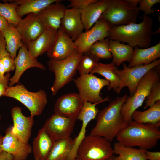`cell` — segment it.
<instances>
[{
	"label": "cell",
	"mask_w": 160,
	"mask_h": 160,
	"mask_svg": "<svg viewBox=\"0 0 160 160\" xmlns=\"http://www.w3.org/2000/svg\"><path fill=\"white\" fill-rule=\"evenodd\" d=\"M127 97V95L125 94L117 97L99 111L96 118L95 125L89 135L104 137L111 142L113 141L128 124L124 120L120 112Z\"/></svg>",
	"instance_id": "6da1fadb"
},
{
	"label": "cell",
	"mask_w": 160,
	"mask_h": 160,
	"mask_svg": "<svg viewBox=\"0 0 160 160\" xmlns=\"http://www.w3.org/2000/svg\"><path fill=\"white\" fill-rule=\"evenodd\" d=\"M143 17V21L139 23L111 26L108 37L110 40L127 43L133 47H149L153 33L152 29L153 20L148 15H144Z\"/></svg>",
	"instance_id": "7a4b0ae2"
},
{
	"label": "cell",
	"mask_w": 160,
	"mask_h": 160,
	"mask_svg": "<svg viewBox=\"0 0 160 160\" xmlns=\"http://www.w3.org/2000/svg\"><path fill=\"white\" fill-rule=\"evenodd\" d=\"M116 137L118 142L125 146H137L148 150L157 145L160 139V130L153 125L140 124L132 120L118 133Z\"/></svg>",
	"instance_id": "3957f363"
},
{
	"label": "cell",
	"mask_w": 160,
	"mask_h": 160,
	"mask_svg": "<svg viewBox=\"0 0 160 160\" xmlns=\"http://www.w3.org/2000/svg\"><path fill=\"white\" fill-rule=\"evenodd\" d=\"M83 54L78 52L76 49L65 59L57 60L50 59L48 61L49 70L54 72L55 75L54 83L51 88L53 95H55L60 89L73 80Z\"/></svg>",
	"instance_id": "277c9868"
},
{
	"label": "cell",
	"mask_w": 160,
	"mask_h": 160,
	"mask_svg": "<svg viewBox=\"0 0 160 160\" xmlns=\"http://www.w3.org/2000/svg\"><path fill=\"white\" fill-rule=\"evenodd\" d=\"M153 68L149 70L139 82L134 94L127 97L121 109V113L125 121L128 123L132 120L133 113L141 106L149 93L153 85L160 80V75Z\"/></svg>",
	"instance_id": "5b68a950"
},
{
	"label": "cell",
	"mask_w": 160,
	"mask_h": 160,
	"mask_svg": "<svg viewBox=\"0 0 160 160\" xmlns=\"http://www.w3.org/2000/svg\"><path fill=\"white\" fill-rule=\"evenodd\" d=\"M111 142L105 138L90 135L86 136L78 148L79 160H106L113 155Z\"/></svg>",
	"instance_id": "8992f818"
},
{
	"label": "cell",
	"mask_w": 160,
	"mask_h": 160,
	"mask_svg": "<svg viewBox=\"0 0 160 160\" xmlns=\"http://www.w3.org/2000/svg\"><path fill=\"white\" fill-rule=\"evenodd\" d=\"M3 96L13 98L21 103L28 109L30 115L33 117L41 114L47 103V94L44 90L31 92L23 84L8 87Z\"/></svg>",
	"instance_id": "52a82bcc"
},
{
	"label": "cell",
	"mask_w": 160,
	"mask_h": 160,
	"mask_svg": "<svg viewBox=\"0 0 160 160\" xmlns=\"http://www.w3.org/2000/svg\"><path fill=\"white\" fill-rule=\"evenodd\" d=\"M108 7L99 19L105 20L111 26L136 23L140 11L138 7L125 0H108Z\"/></svg>",
	"instance_id": "ba28073f"
},
{
	"label": "cell",
	"mask_w": 160,
	"mask_h": 160,
	"mask_svg": "<svg viewBox=\"0 0 160 160\" xmlns=\"http://www.w3.org/2000/svg\"><path fill=\"white\" fill-rule=\"evenodd\" d=\"M73 80L83 102L101 103L110 100L108 97L103 99L100 95L102 88L109 84V81L105 79L100 78L90 73L80 75Z\"/></svg>",
	"instance_id": "9c48e42d"
},
{
	"label": "cell",
	"mask_w": 160,
	"mask_h": 160,
	"mask_svg": "<svg viewBox=\"0 0 160 160\" xmlns=\"http://www.w3.org/2000/svg\"><path fill=\"white\" fill-rule=\"evenodd\" d=\"M160 64V59L156 60L147 65H139L129 68L123 63V69L115 70L121 81V83L116 92L119 94L124 87L128 88L130 96L133 95L135 92L137 87L139 81L143 76L150 70Z\"/></svg>",
	"instance_id": "30bf717a"
},
{
	"label": "cell",
	"mask_w": 160,
	"mask_h": 160,
	"mask_svg": "<svg viewBox=\"0 0 160 160\" xmlns=\"http://www.w3.org/2000/svg\"><path fill=\"white\" fill-rule=\"evenodd\" d=\"M111 26L105 20H98L89 30L83 32L74 41L76 50L80 53L87 52L91 47L96 42L108 37Z\"/></svg>",
	"instance_id": "8fae6325"
},
{
	"label": "cell",
	"mask_w": 160,
	"mask_h": 160,
	"mask_svg": "<svg viewBox=\"0 0 160 160\" xmlns=\"http://www.w3.org/2000/svg\"><path fill=\"white\" fill-rule=\"evenodd\" d=\"M76 120L54 113L46 120L42 128L55 142L71 137Z\"/></svg>",
	"instance_id": "7c38bea8"
},
{
	"label": "cell",
	"mask_w": 160,
	"mask_h": 160,
	"mask_svg": "<svg viewBox=\"0 0 160 160\" xmlns=\"http://www.w3.org/2000/svg\"><path fill=\"white\" fill-rule=\"evenodd\" d=\"M83 102L78 93L71 92L60 97L56 101L54 113L67 118L77 119Z\"/></svg>",
	"instance_id": "4fadbf2b"
},
{
	"label": "cell",
	"mask_w": 160,
	"mask_h": 160,
	"mask_svg": "<svg viewBox=\"0 0 160 160\" xmlns=\"http://www.w3.org/2000/svg\"><path fill=\"white\" fill-rule=\"evenodd\" d=\"M14 63L15 71L13 76L9 79L10 87L18 83L22 74L29 68L36 67L43 70L45 69V66L32 56L24 43L19 48L18 55L14 59Z\"/></svg>",
	"instance_id": "5bb4252c"
},
{
	"label": "cell",
	"mask_w": 160,
	"mask_h": 160,
	"mask_svg": "<svg viewBox=\"0 0 160 160\" xmlns=\"http://www.w3.org/2000/svg\"><path fill=\"white\" fill-rule=\"evenodd\" d=\"M11 113L13 122L11 126L12 133L23 142L28 143L34 122V117L25 116L22 113L21 108L17 106L11 109Z\"/></svg>",
	"instance_id": "9a60e30c"
},
{
	"label": "cell",
	"mask_w": 160,
	"mask_h": 160,
	"mask_svg": "<svg viewBox=\"0 0 160 160\" xmlns=\"http://www.w3.org/2000/svg\"><path fill=\"white\" fill-rule=\"evenodd\" d=\"M100 103H92L88 102H83L77 118V119L82 121V126L78 135L74 139V145L67 160H74L76 159L78 147L86 136V127L89 123L96 117L99 111L96 106Z\"/></svg>",
	"instance_id": "2e32d148"
},
{
	"label": "cell",
	"mask_w": 160,
	"mask_h": 160,
	"mask_svg": "<svg viewBox=\"0 0 160 160\" xmlns=\"http://www.w3.org/2000/svg\"><path fill=\"white\" fill-rule=\"evenodd\" d=\"M2 147L3 151L13 156V160H25L32 152L30 145L19 140L12 133L11 127L5 131Z\"/></svg>",
	"instance_id": "e0dca14e"
},
{
	"label": "cell",
	"mask_w": 160,
	"mask_h": 160,
	"mask_svg": "<svg viewBox=\"0 0 160 160\" xmlns=\"http://www.w3.org/2000/svg\"><path fill=\"white\" fill-rule=\"evenodd\" d=\"M16 28L21 35L22 41L25 44L35 40L45 29L36 13L28 14L21 19Z\"/></svg>",
	"instance_id": "ac0fdd59"
},
{
	"label": "cell",
	"mask_w": 160,
	"mask_h": 160,
	"mask_svg": "<svg viewBox=\"0 0 160 160\" xmlns=\"http://www.w3.org/2000/svg\"><path fill=\"white\" fill-rule=\"evenodd\" d=\"M76 49L74 41L60 27L53 45L47 53L50 59L62 60L70 56Z\"/></svg>",
	"instance_id": "d6986e66"
},
{
	"label": "cell",
	"mask_w": 160,
	"mask_h": 160,
	"mask_svg": "<svg viewBox=\"0 0 160 160\" xmlns=\"http://www.w3.org/2000/svg\"><path fill=\"white\" fill-rule=\"evenodd\" d=\"M82 10L75 7L66 9L62 20L60 27L74 41L83 32L81 19Z\"/></svg>",
	"instance_id": "ffe728a7"
},
{
	"label": "cell",
	"mask_w": 160,
	"mask_h": 160,
	"mask_svg": "<svg viewBox=\"0 0 160 160\" xmlns=\"http://www.w3.org/2000/svg\"><path fill=\"white\" fill-rule=\"evenodd\" d=\"M58 0L41 10L38 13V17L45 28L58 31L60 27L65 6Z\"/></svg>",
	"instance_id": "44dd1931"
},
{
	"label": "cell",
	"mask_w": 160,
	"mask_h": 160,
	"mask_svg": "<svg viewBox=\"0 0 160 160\" xmlns=\"http://www.w3.org/2000/svg\"><path fill=\"white\" fill-rule=\"evenodd\" d=\"M57 31L45 28L35 40L26 44L33 57L37 59L39 56L47 52L50 49L56 38Z\"/></svg>",
	"instance_id": "7402d4cb"
},
{
	"label": "cell",
	"mask_w": 160,
	"mask_h": 160,
	"mask_svg": "<svg viewBox=\"0 0 160 160\" xmlns=\"http://www.w3.org/2000/svg\"><path fill=\"white\" fill-rule=\"evenodd\" d=\"M55 142L42 128L34 138L32 152L36 160H47Z\"/></svg>",
	"instance_id": "603a6c76"
},
{
	"label": "cell",
	"mask_w": 160,
	"mask_h": 160,
	"mask_svg": "<svg viewBox=\"0 0 160 160\" xmlns=\"http://www.w3.org/2000/svg\"><path fill=\"white\" fill-rule=\"evenodd\" d=\"M108 5V0H98L82 10L81 19L85 31L89 30L99 19Z\"/></svg>",
	"instance_id": "cb8c5ba5"
},
{
	"label": "cell",
	"mask_w": 160,
	"mask_h": 160,
	"mask_svg": "<svg viewBox=\"0 0 160 160\" xmlns=\"http://www.w3.org/2000/svg\"><path fill=\"white\" fill-rule=\"evenodd\" d=\"M160 57V42L156 45L146 48L136 46L128 67L131 68L139 65H148Z\"/></svg>",
	"instance_id": "d4e9b609"
},
{
	"label": "cell",
	"mask_w": 160,
	"mask_h": 160,
	"mask_svg": "<svg viewBox=\"0 0 160 160\" xmlns=\"http://www.w3.org/2000/svg\"><path fill=\"white\" fill-rule=\"evenodd\" d=\"M13 2L18 6L17 12L21 18L24 15L30 13L38 14L49 5L58 0H6Z\"/></svg>",
	"instance_id": "484cf974"
},
{
	"label": "cell",
	"mask_w": 160,
	"mask_h": 160,
	"mask_svg": "<svg viewBox=\"0 0 160 160\" xmlns=\"http://www.w3.org/2000/svg\"><path fill=\"white\" fill-rule=\"evenodd\" d=\"M117 69V67L113 62L108 64L98 63L90 73H97L104 76L109 82L107 89L110 90L112 89L114 91L116 92L121 83L120 79L115 72Z\"/></svg>",
	"instance_id": "4316f807"
},
{
	"label": "cell",
	"mask_w": 160,
	"mask_h": 160,
	"mask_svg": "<svg viewBox=\"0 0 160 160\" xmlns=\"http://www.w3.org/2000/svg\"><path fill=\"white\" fill-rule=\"evenodd\" d=\"M133 121L140 124H149L159 127L160 125V100L147 110L135 111L132 115Z\"/></svg>",
	"instance_id": "83f0119b"
},
{
	"label": "cell",
	"mask_w": 160,
	"mask_h": 160,
	"mask_svg": "<svg viewBox=\"0 0 160 160\" xmlns=\"http://www.w3.org/2000/svg\"><path fill=\"white\" fill-rule=\"evenodd\" d=\"M109 50L113 57L112 62L117 66L124 62H129L134 53L133 47L129 44L113 40H110Z\"/></svg>",
	"instance_id": "f1b7e54d"
},
{
	"label": "cell",
	"mask_w": 160,
	"mask_h": 160,
	"mask_svg": "<svg viewBox=\"0 0 160 160\" xmlns=\"http://www.w3.org/2000/svg\"><path fill=\"white\" fill-rule=\"evenodd\" d=\"M114 154L112 160H147L145 150L126 146L118 142L113 144Z\"/></svg>",
	"instance_id": "f546056e"
},
{
	"label": "cell",
	"mask_w": 160,
	"mask_h": 160,
	"mask_svg": "<svg viewBox=\"0 0 160 160\" xmlns=\"http://www.w3.org/2000/svg\"><path fill=\"white\" fill-rule=\"evenodd\" d=\"M2 33L6 42V50L14 60L17 50L23 44L21 35L16 28L10 24Z\"/></svg>",
	"instance_id": "4dcf8cb0"
},
{
	"label": "cell",
	"mask_w": 160,
	"mask_h": 160,
	"mask_svg": "<svg viewBox=\"0 0 160 160\" xmlns=\"http://www.w3.org/2000/svg\"><path fill=\"white\" fill-rule=\"evenodd\" d=\"M74 143L71 137L55 141L47 160H67Z\"/></svg>",
	"instance_id": "1f68e13d"
},
{
	"label": "cell",
	"mask_w": 160,
	"mask_h": 160,
	"mask_svg": "<svg viewBox=\"0 0 160 160\" xmlns=\"http://www.w3.org/2000/svg\"><path fill=\"white\" fill-rule=\"evenodd\" d=\"M4 1V3L0 2V15L6 20L9 24L16 27L22 19L17 12L18 5L13 2L8 3Z\"/></svg>",
	"instance_id": "d6a6232c"
},
{
	"label": "cell",
	"mask_w": 160,
	"mask_h": 160,
	"mask_svg": "<svg viewBox=\"0 0 160 160\" xmlns=\"http://www.w3.org/2000/svg\"><path fill=\"white\" fill-rule=\"evenodd\" d=\"M110 40L107 37L102 41H97L91 47L88 52L100 59L111 58L112 56L109 50Z\"/></svg>",
	"instance_id": "836d02e7"
},
{
	"label": "cell",
	"mask_w": 160,
	"mask_h": 160,
	"mask_svg": "<svg viewBox=\"0 0 160 160\" xmlns=\"http://www.w3.org/2000/svg\"><path fill=\"white\" fill-rule=\"evenodd\" d=\"M100 59L88 52L84 53L81 56L77 68L80 75L89 73L99 63Z\"/></svg>",
	"instance_id": "e575fe53"
},
{
	"label": "cell",
	"mask_w": 160,
	"mask_h": 160,
	"mask_svg": "<svg viewBox=\"0 0 160 160\" xmlns=\"http://www.w3.org/2000/svg\"><path fill=\"white\" fill-rule=\"evenodd\" d=\"M144 109H145L154 105L155 103L160 100V81L155 83L151 87L149 94L145 98Z\"/></svg>",
	"instance_id": "d590c367"
},
{
	"label": "cell",
	"mask_w": 160,
	"mask_h": 160,
	"mask_svg": "<svg viewBox=\"0 0 160 160\" xmlns=\"http://www.w3.org/2000/svg\"><path fill=\"white\" fill-rule=\"evenodd\" d=\"M160 3V0H140L138 7L140 10L144 12V15H147L154 12L152 9L153 5Z\"/></svg>",
	"instance_id": "8d00e7d4"
},
{
	"label": "cell",
	"mask_w": 160,
	"mask_h": 160,
	"mask_svg": "<svg viewBox=\"0 0 160 160\" xmlns=\"http://www.w3.org/2000/svg\"><path fill=\"white\" fill-rule=\"evenodd\" d=\"M98 0H68L70 3L68 8L75 7L82 10L92 3L96 2Z\"/></svg>",
	"instance_id": "74e56055"
},
{
	"label": "cell",
	"mask_w": 160,
	"mask_h": 160,
	"mask_svg": "<svg viewBox=\"0 0 160 160\" xmlns=\"http://www.w3.org/2000/svg\"><path fill=\"white\" fill-rule=\"evenodd\" d=\"M1 60L5 69L6 73H9L14 70V60L12 58L9 54L4 56Z\"/></svg>",
	"instance_id": "f35d334b"
},
{
	"label": "cell",
	"mask_w": 160,
	"mask_h": 160,
	"mask_svg": "<svg viewBox=\"0 0 160 160\" xmlns=\"http://www.w3.org/2000/svg\"><path fill=\"white\" fill-rule=\"evenodd\" d=\"M10 74L7 73L1 79H0V97L5 93L9 85Z\"/></svg>",
	"instance_id": "ab89813d"
},
{
	"label": "cell",
	"mask_w": 160,
	"mask_h": 160,
	"mask_svg": "<svg viewBox=\"0 0 160 160\" xmlns=\"http://www.w3.org/2000/svg\"><path fill=\"white\" fill-rule=\"evenodd\" d=\"M6 42L3 33L0 32V60L4 56L9 54L6 48Z\"/></svg>",
	"instance_id": "60d3db41"
},
{
	"label": "cell",
	"mask_w": 160,
	"mask_h": 160,
	"mask_svg": "<svg viewBox=\"0 0 160 160\" xmlns=\"http://www.w3.org/2000/svg\"><path fill=\"white\" fill-rule=\"evenodd\" d=\"M147 160H160V152L145 151Z\"/></svg>",
	"instance_id": "b9f144b4"
},
{
	"label": "cell",
	"mask_w": 160,
	"mask_h": 160,
	"mask_svg": "<svg viewBox=\"0 0 160 160\" xmlns=\"http://www.w3.org/2000/svg\"><path fill=\"white\" fill-rule=\"evenodd\" d=\"M9 24L6 20L0 15V31L2 32L8 27Z\"/></svg>",
	"instance_id": "7bdbcfd3"
},
{
	"label": "cell",
	"mask_w": 160,
	"mask_h": 160,
	"mask_svg": "<svg viewBox=\"0 0 160 160\" xmlns=\"http://www.w3.org/2000/svg\"><path fill=\"white\" fill-rule=\"evenodd\" d=\"M13 156L3 151L0 153V160H13Z\"/></svg>",
	"instance_id": "ee69618b"
},
{
	"label": "cell",
	"mask_w": 160,
	"mask_h": 160,
	"mask_svg": "<svg viewBox=\"0 0 160 160\" xmlns=\"http://www.w3.org/2000/svg\"><path fill=\"white\" fill-rule=\"evenodd\" d=\"M6 73L5 69L3 65L1 60H0V79L2 78L4 76L5 73Z\"/></svg>",
	"instance_id": "f6af8a7d"
},
{
	"label": "cell",
	"mask_w": 160,
	"mask_h": 160,
	"mask_svg": "<svg viewBox=\"0 0 160 160\" xmlns=\"http://www.w3.org/2000/svg\"><path fill=\"white\" fill-rule=\"evenodd\" d=\"M127 2L135 7H137V5L139 3L140 0H125Z\"/></svg>",
	"instance_id": "bcb514c9"
},
{
	"label": "cell",
	"mask_w": 160,
	"mask_h": 160,
	"mask_svg": "<svg viewBox=\"0 0 160 160\" xmlns=\"http://www.w3.org/2000/svg\"><path fill=\"white\" fill-rule=\"evenodd\" d=\"M3 136L0 134V153L2 151V145L3 142Z\"/></svg>",
	"instance_id": "7dc6e473"
},
{
	"label": "cell",
	"mask_w": 160,
	"mask_h": 160,
	"mask_svg": "<svg viewBox=\"0 0 160 160\" xmlns=\"http://www.w3.org/2000/svg\"><path fill=\"white\" fill-rule=\"evenodd\" d=\"M115 155V154L113 155L112 157L110 158H109L106 160H112V159L113 157V156Z\"/></svg>",
	"instance_id": "c3c4849f"
},
{
	"label": "cell",
	"mask_w": 160,
	"mask_h": 160,
	"mask_svg": "<svg viewBox=\"0 0 160 160\" xmlns=\"http://www.w3.org/2000/svg\"><path fill=\"white\" fill-rule=\"evenodd\" d=\"M74 160H79L76 158L75 159H74Z\"/></svg>",
	"instance_id": "681fc988"
},
{
	"label": "cell",
	"mask_w": 160,
	"mask_h": 160,
	"mask_svg": "<svg viewBox=\"0 0 160 160\" xmlns=\"http://www.w3.org/2000/svg\"><path fill=\"white\" fill-rule=\"evenodd\" d=\"M1 115H0V119H1Z\"/></svg>",
	"instance_id": "f907efd6"
},
{
	"label": "cell",
	"mask_w": 160,
	"mask_h": 160,
	"mask_svg": "<svg viewBox=\"0 0 160 160\" xmlns=\"http://www.w3.org/2000/svg\"></svg>",
	"instance_id": "816d5d0a"
}]
</instances>
